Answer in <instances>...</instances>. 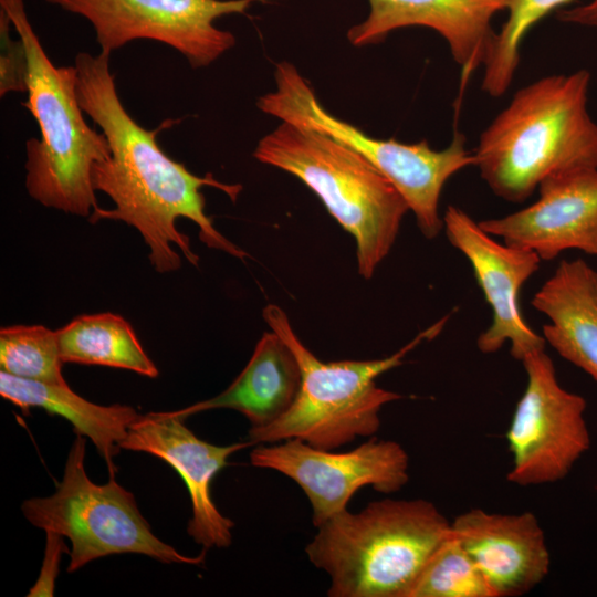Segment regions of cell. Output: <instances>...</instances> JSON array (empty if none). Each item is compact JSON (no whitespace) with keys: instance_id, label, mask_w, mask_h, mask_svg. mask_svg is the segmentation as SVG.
Returning a JSON list of instances; mask_svg holds the SVG:
<instances>
[{"instance_id":"cell-25","label":"cell","mask_w":597,"mask_h":597,"mask_svg":"<svg viewBox=\"0 0 597 597\" xmlns=\"http://www.w3.org/2000/svg\"><path fill=\"white\" fill-rule=\"evenodd\" d=\"M45 533L46 546L42 568L36 583L30 589L28 596H53L61 554L67 552L65 549L63 536L53 532Z\"/></svg>"},{"instance_id":"cell-1","label":"cell","mask_w":597,"mask_h":597,"mask_svg":"<svg viewBox=\"0 0 597 597\" xmlns=\"http://www.w3.org/2000/svg\"><path fill=\"white\" fill-rule=\"evenodd\" d=\"M109 60L111 53L104 51L80 52L74 60L81 106L105 135L111 149L107 159L94 165L92 182L96 191L109 197L114 208L96 209L90 221L117 220L135 228L159 273L181 266V256L174 247L189 263L198 265L199 256L189 238L177 229L179 218L197 224L207 247L244 259L247 253L214 228L205 211L201 191L203 187L218 188L235 201L242 187L218 181L211 174L197 176L170 158L160 148L157 134L172 121L155 129L139 125L121 101Z\"/></svg>"},{"instance_id":"cell-24","label":"cell","mask_w":597,"mask_h":597,"mask_svg":"<svg viewBox=\"0 0 597 597\" xmlns=\"http://www.w3.org/2000/svg\"><path fill=\"white\" fill-rule=\"evenodd\" d=\"M12 22L8 13L0 9V95L11 92H27L28 60L24 45L19 38H11Z\"/></svg>"},{"instance_id":"cell-19","label":"cell","mask_w":597,"mask_h":597,"mask_svg":"<svg viewBox=\"0 0 597 597\" xmlns=\"http://www.w3.org/2000/svg\"><path fill=\"white\" fill-rule=\"evenodd\" d=\"M0 395L25 413L41 408L66 419L76 434L87 437L106 462L114 476V457L119 453L129 427L139 417L137 410L126 405L102 406L74 392L67 384L55 385L29 380L0 371Z\"/></svg>"},{"instance_id":"cell-5","label":"cell","mask_w":597,"mask_h":597,"mask_svg":"<svg viewBox=\"0 0 597 597\" xmlns=\"http://www.w3.org/2000/svg\"><path fill=\"white\" fill-rule=\"evenodd\" d=\"M253 156L306 185L356 241L358 273L369 280L390 252L409 207L366 158L315 130L282 122L262 137Z\"/></svg>"},{"instance_id":"cell-4","label":"cell","mask_w":597,"mask_h":597,"mask_svg":"<svg viewBox=\"0 0 597 597\" xmlns=\"http://www.w3.org/2000/svg\"><path fill=\"white\" fill-rule=\"evenodd\" d=\"M28 60L23 104L38 123L40 137L25 143V188L44 207L78 217L98 209L92 182L95 164L111 155L103 133L92 128L77 94L74 65L56 66L27 14L24 0H0Z\"/></svg>"},{"instance_id":"cell-26","label":"cell","mask_w":597,"mask_h":597,"mask_svg":"<svg viewBox=\"0 0 597 597\" xmlns=\"http://www.w3.org/2000/svg\"><path fill=\"white\" fill-rule=\"evenodd\" d=\"M562 22L597 29V0H589L558 13Z\"/></svg>"},{"instance_id":"cell-3","label":"cell","mask_w":597,"mask_h":597,"mask_svg":"<svg viewBox=\"0 0 597 597\" xmlns=\"http://www.w3.org/2000/svg\"><path fill=\"white\" fill-rule=\"evenodd\" d=\"M317 530L305 553L328 575V596L410 597L451 522L430 501L384 499Z\"/></svg>"},{"instance_id":"cell-22","label":"cell","mask_w":597,"mask_h":597,"mask_svg":"<svg viewBox=\"0 0 597 597\" xmlns=\"http://www.w3.org/2000/svg\"><path fill=\"white\" fill-rule=\"evenodd\" d=\"M62 364L56 331L43 325L1 327V370L19 378L65 385Z\"/></svg>"},{"instance_id":"cell-11","label":"cell","mask_w":597,"mask_h":597,"mask_svg":"<svg viewBox=\"0 0 597 597\" xmlns=\"http://www.w3.org/2000/svg\"><path fill=\"white\" fill-rule=\"evenodd\" d=\"M250 461L300 485L311 503L315 527L347 510L359 489L371 486L389 494L402 489L409 480V457L391 440L370 439L350 451L334 452L287 439L253 449Z\"/></svg>"},{"instance_id":"cell-9","label":"cell","mask_w":597,"mask_h":597,"mask_svg":"<svg viewBox=\"0 0 597 597\" xmlns=\"http://www.w3.org/2000/svg\"><path fill=\"white\" fill-rule=\"evenodd\" d=\"M521 363L526 386L505 434L512 455L506 479L520 486L555 483L590 448L587 402L561 386L545 349L528 354Z\"/></svg>"},{"instance_id":"cell-20","label":"cell","mask_w":597,"mask_h":597,"mask_svg":"<svg viewBox=\"0 0 597 597\" xmlns=\"http://www.w3.org/2000/svg\"><path fill=\"white\" fill-rule=\"evenodd\" d=\"M63 363L100 365L156 378L158 368L121 315H81L56 331Z\"/></svg>"},{"instance_id":"cell-18","label":"cell","mask_w":597,"mask_h":597,"mask_svg":"<svg viewBox=\"0 0 597 597\" xmlns=\"http://www.w3.org/2000/svg\"><path fill=\"white\" fill-rule=\"evenodd\" d=\"M300 383V366L292 349L275 332H265L247 366L227 389L172 412L186 419L206 410L233 409L249 420L251 428H261L287 411Z\"/></svg>"},{"instance_id":"cell-23","label":"cell","mask_w":597,"mask_h":597,"mask_svg":"<svg viewBox=\"0 0 597 597\" xmlns=\"http://www.w3.org/2000/svg\"><path fill=\"white\" fill-rule=\"evenodd\" d=\"M410 597H493L483 575L452 535L438 547Z\"/></svg>"},{"instance_id":"cell-12","label":"cell","mask_w":597,"mask_h":597,"mask_svg":"<svg viewBox=\"0 0 597 597\" xmlns=\"http://www.w3.org/2000/svg\"><path fill=\"white\" fill-rule=\"evenodd\" d=\"M448 241L470 262L475 280L492 310V322L476 346L483 354L499 352L505 343L510 354L522 362L528 354L545 349V339L525 322L519 297L523 285L541 265L532 250L499 242L459 207L449 205L443 213Z\"/></svg>"},{"instance_id":"cell-17","label":"cell","mask_w":597,"mask_h":597,"mask_svg":"<svg viewBox=\"0 0 597 597\" xmlns=\"http://www.w3.org/2000/svg\"><path fill=\"white\" fill-rule=\"evenodd\" d=\"M532 305L549 320L545 342L597 383V271L583 259L562 260Z\"/></svg>"},{"instance_id":"cell-10","label":"cell","mask_w":597,"mask_h":597,"mask_svg":"<svg viewBox=\"0 0 597 597\" xmlns=\"http://www.w3.org/2000/svg\"><path fill=\"white\" fill-rule=\"evenodd\" d=\"M85 19L101 51L112 52L135 40H151L179 52L193 69L217 61L235 44L219 29L224 15L243 14L264 0H44Z\"/></svg>"},{"instance_id":"cell-6","label":"cell","mask_w":597,"mask_h":597,"mask_svg":"<svg viewBox=\"0 0 597 597\" xmlns=\"http://www.w3.org/2000/svg\"><path fill=\"white\" fill-rule=\"evenodd\" d=\"M262 315L271 331L295 355L301 383L287 411L265 427L250 428V441L254 444L298 439L324 450L339 448L379 430L381 408L400 399L401 395L378 387L376 378L400 366L405 356L422 341L439 334L449 318L444 316L388 357L326 363L301 342L280 306L268 304Z\"/></svg>"},{"instance_id":"cell-13","label":"cell","mask_w":597,"mask_h":597,"mask_svg":"<svg viewBox=\"0 0 597 597\" xmlns=\"http://www.w3.org/2000/svg\"><path fill=\"white\" fill-rule=\"evenodd\" d=\"M253 443L217 446L199 439L185 419L172 411L149 412L129 427L121 449L153 454L175 469L188 490L191 517L187 532L205 551L227 548L232 542L234 523L224 516L211 496V482L235 452Z\"/></svg>"},{"instance_id":"cell-15","label":"cell","mask_w":597,"mask_h":597,"mask_svg":"<svg viewBox=\"0 0 597 597\" xmlns=\"http://www.w3.org/2000/svg\"><path fill=\"white\" fill-rule=\"evenodd\" d=\"M451 533L483 575L493 597L525 595L549 573L545 534L532 512L471 509L451 522Z\"/></svg>"},{"instance_id":"cell-14","label":"cell","mask_w":597,"mask_h":597,"mask_svg":"<svg viewBox=\"0 0 597 597\" xmlns=\"http://www.w3.org/2000/svg\"><path fill=\"white\" fill-rule=\"evenodd\" d=\"M532 205L501 218L479 221L503 242L534 251L542 261L566 250L597 255V169L545 179Z\"/></svg>"},{"instance_id":"cell-2","label":"cell","mask_w":597,"mask_h":597,"mask_svg":"<svg viewBox=\"0 0 597 597\" xmlns=\"http://www.w3.org/2000/svg\"><path fill=\"white\" fill-rule=\"evenodd\" d=\"M589 83L586 70L541 77L515 92L481 133L474 166L495 196L520 203L552 176L597 169Z\"/></svg>"},{"instance_id":"cell-21","label":"cell","mask_w":597,"mask_h":597,"mask_svg":"<svg viewBox=\"0 0 597 597\" xmlns=\"http://www.w3.org/2000/svg\"><path fill=\"white\" fill-rule=\"evenodd\" d=\"M574 0H505L507 18L485 56L482 90L493 96L510 87L520 63V49L528 31L551 12Z\"/></svg>"},{"instance_id":"cell-7","label":"cell","mask_w":597,"mask_h":597,"mask_svg":"<svg viewBox=\"0 0 597 597\" xmlns=\"http://www.w3.org/2000/svg\"><path fill=\"white\" fill-rule=\"evenodd\" d=\"M274 78L275 88L258 101L263 113L318 130L356 150L397 188L423 237H438L443 229L439 201L446 182L474 166L473 153L467 149L462 134L457 133L441 150L432 149L426 140L406 144L373 137L331 114L291 63L277 64Z\"/></svg>"},{"instance_id":"cell-16","label":"cell","mask_w":597,"mask_h":597,"mask_svg":"<svg viewBox=\"0 0 597 597\" xmlns=\"http://www.w3.org/2000/svg\"><path fill=\"white\" fill-rule=\"evenodd\" d=\"M367 17L353 25L347 38L353 45L375 44L395 30L426 27L447 42L461 66V84L483 65L495 32L494 15L505 0H368Z\"/></svg>"},{"instance_id":"cell-8","label":"cell","mask_w":597,"mask_h":597,"mask_svg":"<svg viewBox=\"0 0 597 597\" xmlns=\"http://www.w3.org/2000/svg\"><path fill=\"white\" fill-rule=\"evenodd\" d=\"M85 454L86 440L76 434L55 492L28 499L21 505L32 525L70 540L69 573L97 558L124 553L146 555L166 564L203 563L205 551L198 556H186L158 538L133 493L114 476L105 484L94 483L85 470Z\"/></svg>"}]
</instances>
